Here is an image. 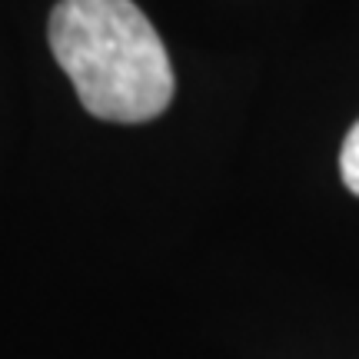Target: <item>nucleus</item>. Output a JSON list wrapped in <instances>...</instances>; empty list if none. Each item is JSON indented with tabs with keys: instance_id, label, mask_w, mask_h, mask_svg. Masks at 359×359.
<instances>
[{
	"instance_id": "f257e3e1",
	"label": "nucleus",
	"mask_w": 359,
	"mask_h": 359,
	"mask_svg": "<svg viewBox=\"0 0 359 359\" xmlns=\"http://www.w3.org/2000/svg\"><path fill=\"white\" fill-rule=\"evenodd\" d=\"M50 50L87 114L110 123L154 120L173 100L167 47L133 0H60Z\"/></svg>"
},
{
	"instance_id": "f03ea898",
	"label": "nucleus",
	"mask_w": 359,
	"mask_h": 359,
	"mask_svg": "<svg viewBox=\"0 0 359 359\" xmlns=\"http://www.w3.org/2000/svg\"><path fill=\"white\" fill-rule=\"evenodd\" d=\"M339 173H343V183L349 187V193L359 196V120L346 133L343 154H339Z\"/></svg>"
}]
</instances>
